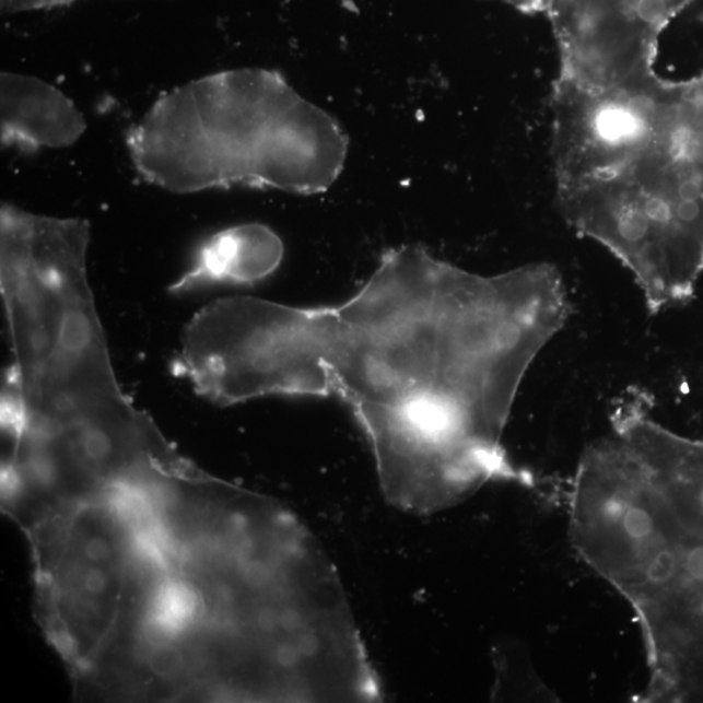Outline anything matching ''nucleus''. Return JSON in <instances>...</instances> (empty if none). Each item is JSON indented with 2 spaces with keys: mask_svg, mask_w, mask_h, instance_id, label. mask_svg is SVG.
Here are the masks:
<instances>
[{
  "mask_svg": "<svg viewBox=\"0 0 703 703\" xmlns=\"http://www.w3.org/2000/svg\"><path fill=\"white\" fill-rule=\"evenodd\" d=\"M569 316L551 263L488 277L401 245L340 305L235 296L203 306L184 327L173 371L220 406L283 395L343 401L387 501L432 514L514 474L504 429L525 375Z\"/></svg>",
  "mask_w": 703,
  "mask_h": 703,
  "instance_id": "f257e3e1",
  "label": "nucleus"
},
{
  "mask_svg": "<svg viewBox=\"0 0 703 703\" xmlns=\"http://www.w3.org/2000/svg\"><path fill=\"white\" fill-rule=\"evenodd\" d=\"M501 2L515 7L518 11L537 13L548 12L552 0H501Z\"/></svg>",
  "mask_w": 703,
  "mask_h": 703,
  "instance_id": "0eeeda50",
  "label": "nucleus"
},
{
  "mask_svg": "<svg viewBox=\"0 0 703 703\" xmlns=\"http://www.w3.org/2000/svg\"><path fill=\"white\" fill-rule=\"evenodd\" d=\"M0 139L24 152L74 145L86 131L83 113L57 86L28 74L0 78Z\"/></svg>",
  "mask_w": 703,
  "mask_h": 703,
  "instance_id": "20e7f679",
  "label": "nucleus"
},
{
  "mask_svg": "<svg viewBox=\"0 0 703 703\" xmlns=\"http://www.w3.org/2000/svg\"><path fill=\"white\" fill-rule=\"evenodd\" d=\"M11 517L34 607L83 699L231 702L262 670L296 583L292 511L171 445L33 477Z\"/></svg>",
  "mask_w": 703,
  "mask_h": 703,
  "instance_id": "f03ea898",
  "label": "nucleus"
},
{
  "mask_svg": "<svg viewBox=\"0 0 703 703\" xmlns=\"http://www.w3.org/2000/svg\"><path fill=\"white\" fill-rule=\"evenodd\" d=\"M148 183L173 194L245 187L293 195L329 190L350 138L281 73L237 68L162 95L127 134Z\"/></svg>",
  "mask_w": 703,
  "mask_h": 703,
  "instance_id": "7ed1b4c3",
  "label": "nucleus"
},
{
  "mask_svg": "<svg viewBox=\"0 0 703 703\" xmlns=\"http://www.w3.org/2000/svg\"><path fill=\"white\" fill-rule=\"evenodd\" d=\"M79 2V0H2V9L7 13H19L52 9Z\"/></svg>",
  "mask_w": 703,
  "mask_h": 703,
  "instance_id": "423d86ee",
  "label": "nucleus"
},
{
  "mask_svg": "<svg viewBox=\"0 0 703 703\" xmlns=\"http://www.w3.org/2000/svg\"><path fill=\"white\" fill-rule=\"evenodd\" d=\"M283 257L284 244L274 230L261 223L237 224L207 238L169 292L184 295L215 284H256L274 274Z\"/></svg>",
  "mask_w": 703,
  "mask_h": 703,
  "instance_id": "39448f33",
  "label": "nucleus"
}]
</instances>
